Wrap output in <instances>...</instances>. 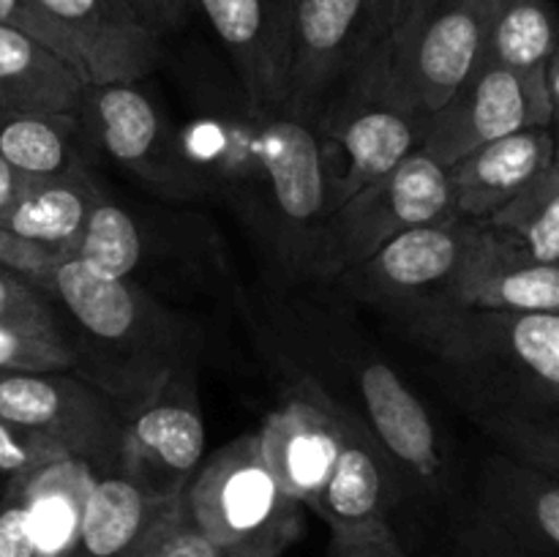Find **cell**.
Returning <instances> with one entry per match:
<instances>
[{"label": "cell", "mask_w": 559, "mask_h": 557, "mask_svg": "<svg viewBox=\"0 0 559 557\" xmlns=\"http://www.w3.org/2000/svg\"><path fill=\"white\" fill-rule=\"evenodd\" d=\"M87 80L36 38L0 25V115H80Z\"/></svg>", "instance_id": "cell-23"}, {"label": "cell", "mask_w": 559, "mask_h": 557, "mask_svg": "<svg viewBox=\"0 0 559 557\" xmlns=\"http://www.w3.org/2000/svg\"><path fill=\"white\" fill-rule=\"evenodd\" d=\"M0 25L14 27V31L25 33V36L36 38L38 44H44V47H49L52 52H58L60 58L69 60V63L85 76L74 44L66 36L63 27L49 16V11L44 9L41 0H0ZM87 85H91V82H87Z\"/></svg>", "instance_id": "cell-35"}, {"label": "cell", "mask_w": 559, "mask_h": 557, "mask_svg": "<svg viewBox=\"0 0 559 557\" xmlns=\"http://www.w3.org/2000/svg\"><path fill=\"white\" fill-rule=\"evenodd\" d=\"M478 224L495 229L535 260L559 265V131L555 162L522 194Z\"/></svg>", "instance_id": "cell-28"}, {"label": "cell", "mask_w": 559, "mask_h": 557, "mask_svg": "<svg viewBox=\"0 0 559 557\" xmlns=\"http://www.w3.org/2000/svg\"><path fill=\"white\" fill-rule=\"evenodd\" d=\"M80 55L91 85L142 82L162 60V36L126 0H41Z\"/></svg>", "instance_id": "cell-17"}, {"label": "cell", "mask_w": 559, "mask_h": 557, "mask_svg": "<svg viewBox=\"0 0 559 557\" xmlns=\"http://www.w3.org/2000/svg\"><path fill=\"white\" fill-rule=\"evenodd\" d=\"M559 49V14L551 0H511L491 14L484 58L519 74H546Z\"/></svg>", "instance_id": "cell-27"}, {"label": "cell", "mask_w": 559, "mask_h": 557, "mask_svg": "<svg viewBox=\"0 0 559 557\" xmlns=\"http://www.w3.org/2000/svg\"><path fill=\"white\" fill-rule=\"evenodd\" d=\"M96 470L82 459H60L22 478L36 557H71Z\"/></svg>", "instance_id": "cell-25"}, {"label": "cell", "mask_w": 559, "mask_h": 557, "mask_svg": "<svg viewBox=\"0 0 559 557\" xmlns=\"http://www.w3.org/2000/svg\"><path fill=\"white\" fill-rule=\"evenodd\" d=\"M60 459H69V453L52 437L0 418V475L3 478L31 475Z\"/></svg>", "instance_id": "cell-34"}, {"label": "cell", "mask_w": 559, "mask_h": 557, "mask_svg": "<svg viewBox=\"0 0 559 557\" xmlns=\"http://www.w3.org/2000/svg\"><path fill=\"white\" fill-rule=\"evenodd\" d=\"M342 418V451L309 511L325 519L331 530L360 528L388 522L393 500V462L382 451L369 426L349 410H338Z\"/></svg>", "instance_id": "cell-22"}, {"label": "cell", "mask_w": 559, "mask_h": 557, "mask_svg": "<svg viewBox=\"0 0 559 557\" xmlns=\"http://www.w3.org/2000/svg\"><path fill=\"white\" fill-rule=\"evenodd\" d=\"M328 557H407L391 522H371L360 528L331 530Z\"/></svg>", "instance_id": "cell-37"}, {"label": "cell", "mask_w": 559, "mask_h": 557, "mask_svg": "<svg viewBox=\"0 0 559 557\" xmlns=\"http://www.w3.org/2000/svg\"><path fill=\"white\" fill-rule=\"evenodd\" d=\"M402 320L478 415L559 413V315L442 306Z\"/></svg>", "instance_id": "cell-1"}, {"label": "cell", "mask_w": 559, "mask_h": 557, "mask_svg": "<svg viewBox=\"0 0 559 557\" xmlns=\"http://www.w3.org/2000/svg\"><path fill=\"white\" fill-rule=\"evenodd\" d=\"M445 306L559 315V265L535 260L495 229L475 222Z\"/></svg>", "instance_id": "cell-16"}, {"label": "cell", "mask_w": 559, "mask_h": 557, "mask_svg": "<svg viewBox=\"0 0 559 557\" xmlns=\"http://www.w3.org/2000/svg\"><path fill=\"white\" fill-rule=\"evenodd\" d=\"M82 129L80 115H0V156L31 178H58L82 167L76 151Z\"/></svg>", "instance_id": "cell-26"}, {"label": "cell", "mask_w": 559, "mask_h": 557, "mask_svg": "<svg viewBox=\"0 0 559 557\" xmlns=\"http://www.w3.org/2000/svg\"><path fill=\"white\" fill-rule=\"evenodd\" d=\"M175 500L151 495L123 473L96 475L71 557H129Z\"/></svg>", "instance_id": "cell-24"}, {"label": "cell", "mask_w": 559, "mask_h": 557, "mask_svg": "<svg viewBox=\"0 0 559 557\" xmlns=\"http://www.w3.org/2000/svg\"><path fill=\"white\" fill-rule=\"evenodd\" d=\"M338 410L342 404L333 402L325 391L304 382L300 391L278 404L257 429L271 473L306 508L320 495L342 451Z\"/></svg>", "instance_id": "cell-15"}, {"label": "cell", "mask_w": 559, "mask_h": 557, "mask_svg": "<svg viewBox=\"0 0 559 557\" xmlns=\"http://www.w3.org/2000/svg\"><path fill=\"white\" fill-rule=\"evenodd\" d=\"M473 3H478L480 9H484L486 14L491 16V14H497V11H500L502 5H508V3H511V0H473Z\"/></svg>", "instance_id": "cell-40"}, {"label": "cell", "mask_w": 559, "mask_h": 557, "mask_svg": "<svg viewBox=\"0 0 559 557\" xmlns=\"http://www.w3.org/2000/svg\"><path fill=\"white\" fill-rule=\"evenodd\" d=\"M102 194L85 167L33 180L0 216V265L36 284L71 260L87 213Z\"/></svg>", "instance_id": "cell-12"}, {"label": "cell", "mask_w": 559, "mask_h": 557, "mask_svg": "<svg viewBox=\"0 0 559 557\" xmlns=\"http://www.w3.org/2000/svg\"><path fill=\"white\" fill-rule=\"evenodd\" d=\"M36 284L74 328L69 336L80 353L76 371L123 413L186 364L173 317L131 278H107L71 257Z\"/></svg>", "instance_id": "cell-2"}, {"label": "cell", "mask_w": 559, "mask_h": 557, "mask_svg": "<svg viewBox=\"0 0 559 557\" xmlns=\"http://www.w3.org/2000/svg\"><path fill=\"white\" fill-rule=\"evenodd\" d=\"M129 557H224L194 522L186 491L162 513Z\"/></svg>", "instance_id": "cell-32"}, {"label": "cell", "mask_w": 559, "mask_h": 557, "mask_svg": "<svg viewBox=\"0 0 559 557\" xmlns=\"http://www.w3.org/2000/svg\"><path fill=\"white\" fill-rule=\"evenodd\" d=\"M478 424L502 453L559 481V413L478 415Z\"/></svg>", "instance_id": "cell-30"}, {"label": "cell", "mask_w": 559, "mask_h": 557, "mask_svg": "<svg viewBox=\"0 0 559 557\" xmlns=\"http://www.w3.org/2000/svg\"><path fill=\"white\" fill-rule=\"evenodd\" d=\"M489 20L473 0H407L391 36L344 93H366L413 118L435 112L484 58Z\"/></svg>", "instance_id": "cell-3"}, {"label": "cell", "mask_w": 559, "mask_h": 557, "mask_svg": "<svg viewBox=\"0 0 559 557\" xmlns=\"http://www.w3.org/2000/svg\"><path fill=\"white\" fill-rule=\"evenodd\" d=\"M0 557H36L20 475L5 478L0 489Z\"/></svg>", "instance_id": "cell-36"}, {"label": "cell", "mask_w": 559, "mask_h": 557, "mask_svg": "<svg viewBox=\"0 0 559 557\" xmlns=\"http://www.w3.org/2000/svg\"><path fill=\"white\" fill-rule=\"evenodd\" d=\"M451 213L448 167L415 151L385 178L331 208L306 257L317 276L342 278L396 235Z\"/></svg>", "instance_id": "cell-6"}, {"label": "cell", "mask_w": 559, "mask_h": 557, "mask_svg": "<svg viewBox=\"0 0 559 557\" xmlns=\"http://www.w3.org/2000/svg\"><path fill=\"white\" fill-rule=\"evenodd\" d=\"M557 153L555 126L513 131L448 167L451 211L464 222H486L522 194Z\"/></svg>", "instance_id": "cell-20"}, {"label": "cell", "mask_w": 559, "mask_h": 557, "mask_svg": "<svg viewBox=\"0 0 559 557\" xmlns=\"http://www.w3.org/2000/svg\"><path fill=\"white\" fill-rule=\"evenodd\" d=\"M260 115H265V120H262L254 147L262 169H265V178L271 180L273 200L289 227L311 235V249L328 216V208H331V189L325 186V167H322L320 131L284 109H271V112Z\"/></svg>", "instance_id": "cell-21"}, {"label": "cell", "mask_w": 559, "mask_h": 557, "mask_svg": "<svg viewBox=\"0 0 559 557\" xmlns=\"http://www.w3.org/2000/svg\"><path fill=\"white\" fill-rule=\"evenodd\" d=\"M186 502L224 557H278L306 528V506L271 473L257 431L207 453L186 486Z\"/></svg>", "instance_id": "cell-4"}, {"label": "cell", "mask_w": 559, "mask_h": 557, "mask_svg": "<svg viewBox=\"0 0 559 557\" xmlns=\"http://www.w3.org/2000/svg\"><path fill=\"white\" fill-rule=\"evenodd\" d=\"M0 418L52 437L98 475L120 473L123 410L76 371L0 375Z\"/></svg>", "instance_id": "cell-9"}, {"label": "cell", "mask_w": 559, "mask_h": 557, "mask_svg": "<svg viewBox=\"0 0 559 557\" xmlns=\"http://www.w3.org/2000/svg\"><path fill=\"white\" fill-rule=\"evenodd\" d=\"M546 74H519L480 58L473 74L435 112L418 118V151L451 167L467 153L535 126H551Z\"/></svg>", "instance_id": "cell-8"}, {"label": "cell", "mask_w": 559, "mask_h": 557, "mask_svg": "<svg viewBox=\"0 0 559 557\" xmlns=\"http://www.w3.org/2000/svg\"><path fill=\"white\" fill-rule=\"evenodd\" d=\"M74 260L107 278H131L142 260V235L134 216L102 194L76 240Z\"/></svg>", "instance_id": "cell-29"}, {"label": "cell", "mask_w": 559, "mask_h": 557, "mask_svg": "<svg viewBox=\"0 0 559 557\" xmlns=\"http://www.w3.org/2000/svg\"><path fill=\"white\" fill-rule=\"evenodd\" d=\"M123 415L120 473L164 500L183 495L205 459V420L191 366L169 371Z\"/></svg>", "instance_id": "cell-10"}, {"label": "cell", "mask_w": 559, "mask_h": 557, "mask_svg": "<svg viewBox=\"0 0 559 557\" xmlns=\"http://www.w3.org/2000/svg\"><path fill=\"white\" fill-rule=\"evenodd\" d=\"M126 3L158 36H164L169 31H178L189 20L191 11H194L191 0H126Z\"/></svg>", "instance_id": "cell-38"}, {"label": "cell", "mask_w": 559, "mask_h": 557, "mask_svg": "<svg viewBox=\"0 0 559 557\" xmlns=\"http://www.w3.org/2000/svg\"><path fill=\"white\" fill-rule=\"evenodd\" d=\"M213 27L257 112L284 107L295 0H191Z\"/></svg>", "instance_id": "cell-14"}, {"label": "cell", "mask_w": 559, "mask_h": 557, "mask_svg": "<svg viewBox=\"0 0 559 557\" xmlns=\"http://www.w3.org/2000/svg\"><path fill=\"white\" fill-rule=\"evenodd\" d=\"M33 180L36 178L20 173V169L11 167V164L0 156V216H3V213L9 211L16 200H20L22 191H25Z\"/></svg>", "instance_id": "cell-39"}, {"label": "cell", "mask_w": 559, "mask_h": 557, "mask_svg": "<svg viewBox=\"0 0 559 557\" xmlns=\"http://www.w3.org/2000/svg\"><path fill=\"white\" fill-rule=\"evenodd\" d=\"M407 0H295L284 112L320 131L391 36Z\"/></svg>", "instance_id": "cell-5"}, {"label": "cell", "mask_w": 559, "mask_h": 557, "mask_svg": "<svg viewBox=\"0 0 559 557\" xmlns=\"http://www.w3.org/2000/svg\"><path fill=\"white\" fill-rule=\"evenodd\" d=\"M80 118L102 151L140 180L164 189V194L194 189L189 167L180 162L156 104L140 82L87 85Z\"/></svg>", "instance_id": "cell-13"}, {"label": "cell", "mask_w": 559, "mask_h": 557, "mask_svg": "<svg viewBox=\"0 0 559 557\" xmlns=\"http://www.w3.org/2000/svg\"><path fill=\"white\" fill-rule=\"evenodd\" d=\"M459 557H559V481L497 451L456 528Z\"/></svg>", "instance_id": "cell-7"}, {"label": "cell", "mask_w": 559, "mask_h": 557, "mask_svg": "<svg viewBox=\"0 0 559 557\" xmlns=\"http://www.w3.org/2000/svg\"><path fill=\"white\" fill-rule=\"evenodd\" d=\"M0 328L66 331L58 304L38 284L0 265Z\"/></svg>", "instance_id": "cell-33"}, {"label": "cell", "mask_w": 559, "mask_h": 557, "mask_svg": "<svg viewBox=\"0 0 559 557\" xmlns=\"http://www.w3.org/2000/svg\"><path fill=\"white\" fill-rule=\"evenodd\" d=\"M322 131L347 156V167L331 186V208L349 200L374 180L385 178L391 169L418 151L420 142L418 118L358 91L344 93L333 104L322 120L320 134Z\"/></svg>", "instance_id": "cell-18"}, {"label": "cell", "mask_w": 559, "mask_h": 557, "mask_svg": "<svg viewBox=\"0 0 559 557\" xmlns=\"http://www.w3.org/2000/svg\"><path fill=\"white\" fill-rule=\"evenodd\" d=\"M80 353L66 331L0 328V375H44L76 371Z\"/></svg>", "instance_id": "cell-31"}, {"label": "cell", "mask_w": 559, "mask_h": 557, "mask_svg": "<svg viewBox=\"0 0 559 557\" xmlns=\"http://www.w3.org/2000/svg\"><path fill=\"white\" fill-rule=\"evenodd\" d=\"M358 391L364 399L366 426L382 451L399 467L413 475L426 491L440 489L442 470L440 437L435 420L413 388L385 360H364L358 371Z\"/></svg>", "instance_id": "cell-19"}, {"label": "cell", "mask_w": 559, "mask_h": 557, "mask_svg": "<svg viewBox=\"0 0 559 557\" xmlns=\"http://www.w3.org/2000/svg\"><path fill=\"white\" fill-rule=\"evenodd\" d=\"M473 233L475 222H464L453 213L418 224L388 240L364 265L344 273L342 282L364 300L388 306L399 317L440 309L445 306Z\"/></svg>", "instance_id": "cell-11"}]
</instances>
